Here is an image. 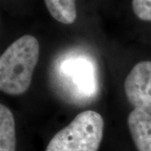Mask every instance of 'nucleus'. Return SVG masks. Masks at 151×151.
Here are the masks:
<instances>
[{
    "instance_id": "f257e3e1",
    "label": "nucleus",
    "mask_w": 151,
    "mask_h": 151,
    "mask_svg": "<svg viewBox=\"0 0 151 151\" xmlns=\"http://www.w3.org/2000/svg\"><path fill=\"white\" fill-rule=\"evenodd\" d=\"M40 45L37 39L25 35L6 49L0 57V90L8 95H21L31 84L37 65Z\"/></svg>"
},
{
    "instance_id": "f03ea898",
    "label": "nucleus",
    "mask_w": 151,
    "mask_h": 151,
    "mask_svg": "<svg viewBox=\"0 0 151 151\" xmlns=\"http://www.w3.org/2000/svg\"><path fill=\"white\" fill-rule=\"evenodd\" d=\"M104 121L97 112L86 110L54 135L45 151H97L103 139Z\"/></svg>"
},
{
    "instance_id": "7ed1b4c3",
    "label": "nucleus",
    "mask_w": 151,
    "mask_h": 151,
    "mask_svg": "<svg viewBox=\"0 0 151 151\" xmlns=\"http://www.w3.org/2000/svg\"><path fill=\"white\" fill-rule=\"evenodd\" d=\"M127 99L135 108L151 115V61H140L133 67L124 81Z\"/></svg>"
},
{
    "instance_id": "20e7f679",
    "label": "nucleus",
    "mask_w": 151,
    "mask_h": 151,
    "mask_svg": "<svg viewBox=\"0 0 151 151\" xmlns=\"http://www.w3.org/2000/svg\"><path fill=\"white\" fill-rule=\"evenodd\" d=\"M128 125L138 151H151V115L134 108L129 115Z\"/></svg>"
},
{
    "instance_id": "39448f33",
    "label": "nucleus",
    "mask_w": 151,
    "mask_h": 151,
    "mask_svg": "<svg viewBox=\"0 0 151 151\" xmlns=\"http://www.w3.org/2000/svg\"><path fill=\"white\" fill-rule=\"evenodd\" d=\"M0 151H16L15 122L5 105H0Z\"/></svg>"
},
{
    "instance_id": "423d86ee",
    "label": "nucleus",
    "mask_w": 151,
    "mask_h": 151,
    "mask_svg": "<svg viewBox=\"0 0 151 151\" xmlns=\"http://www.w3.org/2000/svg\"><path fill=\"white\" fill-rule=\"evenodd\" d=\"M50 15L64 24H70L76 19V0H44Z\"/></svg>"
},
{
    "instance_id": "0eeeda50",
    "label": "nucleus",
    "mask_w": 151,
    "mask_h": 151,
    "mask_svg": "<svg viewBox=\"0 0 151 151\" xmlns=\"http://www.w3.org/2000/svg\"><path fill=\"white\" fill-rule=\"evenodd\" d=\"M132 9L139 19L151 21V0H132Z\"/></svg>"
}]
</instances>
